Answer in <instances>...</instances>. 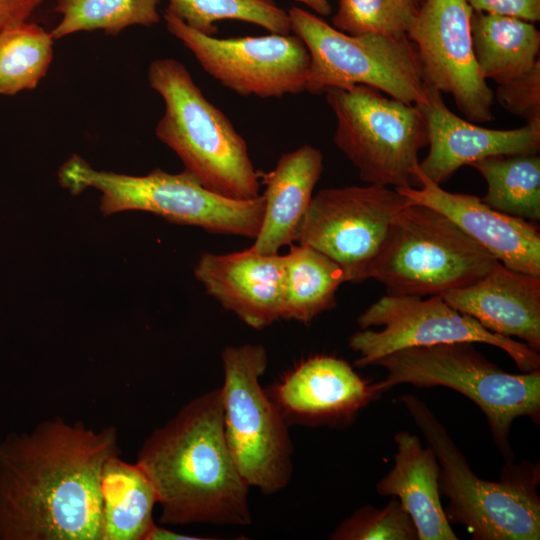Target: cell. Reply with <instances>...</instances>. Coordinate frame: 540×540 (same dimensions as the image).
<instances>
[{
    "label": "cell",
    "instance_id": "9c48e42d",
    "mask_svg": "<svg viewBox=\"0 0 540 540\" xmlns=\"http://www.w3.org/2000/svg\"><path fill=\"white\" fill-rule=\"evenodd\" d=\"M325 94L336 119L334 144L359 178L395 189L413 187L419 152L428 145L418 107L366 85L330 88Z\"/></svg>",
    "mask_w": 540,
    "mask_h": 540
},
{
    "label": "cell",
    "instance_id": "5b68a950",
    "mask_svg": "<svg viewBox=\"0 0 540 540\" xmlns=\"http://www.w3.org/2000/svg\"><path fill=\"white\" fill-rule=\"evenodd\" d=\"M58 180L74 195L87 188L100 191L104 215L145 211L218 234L255 239L264 213L263 195L250 200L225 198L203 187L185 169L180 173L154 169L134 176L97 170L79 155H72L60 167Z\"/></svg>",
    "mask_w": 540,
    "mask_h": 540
},
{
    "label": "cell",
    "instance_id": "4316f807",
    "mask_svg": "<svg viewBox=\"0 0 540 540\" xmlns=\"http://www.w3.org/2000/svg\"><path fill=\"white\" fill-rule=\"evenodd\" d=\"M160 0H57L54 12L61 20L50 31L60 39L82 32L103 30L110 36L118 35L129 26L151 27L160 21Z\"/></svg>",
    "mask_w": 540,
    "mask_h": 540
},
{
    "label": "cell",
    "instance_id": "52a82bcc",
    "mask_svg": "<svg viewBox=\"0 0 540 540\" xmlns=\"http://www.w3.org/2000/svg\"><path fill=\"white\" fill-rule=\"evenodd\" d=\"M496 261L444 214L413 202L395 215L369 279L390 295L443 296L473 283Z\"/></svg>",
    "mask_w": 540,
    "mask_h": 540
},
{
    "label": "cell",
    "instance_id": "d6a6232c",
    "mask_svg": "<svg viewBox=\"0 0 540 540\" xmlns=\"http://www.w3.org/2000/svg\"><path fill=\"white\" fill-rule=\"evenodd\" d=\"M44 0H0V32L29 21Z\"/></svg>",
    "mask_w": 540,
    "mask_h": 540
},
{
    "label": "cell",
    "instance_id": "30bf717a",
    "mask_svg": "<svg viewBox=\"0 0 540 540\" xmlns=\"http://www.w3.org/2000/svg\"><path fill=\"white\" fill-rule=\"evenodd\" d=\"M287 12L291 31L310 56L305 91L321 94L330 88L366 85L408 104L425 101L420 63L407 35H350L297 6Z\"/></svg>",
    "mask_w": 540,
    "mask_h": 540
},
{
    "label": "cell",
    "instance_id": "83f0119b",
    "mask_svg": "<svg viewBox=\"0 0 540 540\" xmlns=\"http://www.w3.org/2000/svg\"><path fill=\"white\" fill-rule=\"evenodd\" d=\"M165 12L208 36L217 33L216 22L221 20L249 22L270 33L291 32L288 12L271 0H168Z\"/></svg>",
    "mask_w": 540,
    "mask_h": 540
},
{
    "label": "cell",
    "instance_id": "277c9868",
    "mask_svg": "<svg viewBox=\"0 0 540 540\" xmlns=\"http://www.w3.org/2000/svg\"><path fill=\"white\" fill-rule=\"evenodd\" d=\"M435 452L439 491L448 500L449 523L463 525L475 540L540 538V466L509 461L499 481L475 475L466 458L428 406L413 394L399 398Z\"/></svg>",
    "mask_w": 540,
    "mask_h": 540
},
{
    "label": "cell",
    "instance_id": "4fadbf2b",
    "mask_svg": "<svg viewBox=\"0 0 540 540\" xmlns=\"http://www.w3.org/2000/svg\"><path fill=\"white\" fill-rule=\"evenodd\" d=\"M163 16L168 31L193 53L202 69L235 93L281 98L305 91L310 56L298 36L270 33L220 39L167 12Z\"/></svg>",
    "mask_w": 540,
    "mask_h": 540
},
{
    "label": "cell",
    "instance_id": "f546056e",
    "mask_svg": "<svg viewBox=\"0 0 540 540\" xmlns=\"http://www.w3.org/2000/svg\"><path fill=\"white\" fill-rule=\"evenodd\" d=\"M333 540H418L416 527L397 498L384 508L366 504L342 521Z\"/></svg>",
    "mask_w": 540,
    "mask_h": 540
},
{
    "label": "cell",
    "instance_id": "7c38bea8",
    "mask_svg": "<svg viewBox=\"0 0 540 540\" xmlns=\"http://www.w3.org/2000/svg\"><path fill=\"white\" fill-rule=\"evenodd\" d=\"M413 203L395 188L367 184L313 195L295 241L336 262L347 281L369 279L395 215Z\"/></svg>",
    "mask_w": 540,
    "mask_h": 540
},
{
    "label": "cell",
    "instance_id": "e0dca14e",
    "mask_svg": "<svg viewBox=\"0 0 540 540\" xmlns=\"http://www.w3.org/2000/svg\"><path fill=\"white\" fill-rule=\"evenodd\" d=\"M425 86L426 99L416 106L425 119L429 151L418 168L435 184L441 186L461 167L490 156L539 152L540 127L525 124L498 130L479 126L454 114L441 92Z\"/></svg>",
    "mask_w": 540,
    "mask_h": 540
},
{
    "label": "cell",
    "instance_id": "7402d4cb",
    "mask_svg": "<svg viewBox=\"0 0 540 540\" xmlns=\"http://www.w3.org/2000/svg\"><path fill=\"white\" fill-rule=\"evenodd\" d=\"M470 30L475 61L485 80L503 84L539 61L540 32L532 22L472 11Z\"/></svg>",
    "mask_w": 540,
    "mask_h": 540
},
{
    "label": "cell",
    "instance_id": "2e32d148",
    "mask_svg": "<svg viewBox=\"0 0 540 540\" xmlns=\"http://www.w3.org/2000/svg\"><path fill=\"white\" fill-rule=\"evenodd\" d=\"M413 175L418 188L396 190L444 214L509 269L540 277V231L535 222L499 212L475 195L448 192L428 179L418 165Z\"/></svg>",
    "mask_w": 540,
    "mask_h": 540
},
{
    "label": "cell",
    "instance_id": "5bb4252c",
    "mask_svg": "<svg viewBox=\"0 0 540 540\" xmlns=\"http://www.w3.org/2000/svg\"><path fill=\"white\" fill-rule=\"evenodd\" d=\"M465 0H423L407 33L414 44L424 84L450 94L465 119L494 120V92L476 64Z\"/></svg>",
    "mask_w": 540,
    "mask_h": 540
},
{
    "label": "cell",
    "instance_id": "4dcf8cb0",
    "mask_svg": "<svg viewBox=\"0 0 540 540\" xmlns=\"http://www.w3.org/2000/svg\"><path fill=\"white\" fill-rule=\"evenodd\" d=\"M494 97L525 124L540 127V60L526 73L499 84Z\"/></svg>",
    "mask_w": 540,
    "mask_h": 540
},
{
    "label": "cell",
    "instance_id": "d4e9b609",
    "mask_svg": "<svg viewBox=\"0 0 540 540\" xmlns=\"http://www.w3.org/2000/svg\"><path fill=\"white\" fill-rule=\"evenodd\" d=\"M473 166L485 179L481 200L510 216L540 220V157L538 154L495 155Z\"/></svg>",
    "mask_w": 540,
    "mask_h": 540
},
{
    "label": "cell",
    "instance_id": "ffe728a7",
    "mask_svg": "<svg viewBox=\"0 0 540 540\" xmlns=\"http://www.w3.org/2000/svg\"><path fill=\"white\" fill-rule=\"evenodd\" d=\"M322 171L321 151L303 145L283 154L272 170L258 172L265 186V206L259 233L251 246L254 251L275 255L295 241Z\"/></svg>",
    "mask_w": 540,
    "mask_h": 540
},
{
    "label": "cell",
    "instance_id": "e575fe53",
    "mask_svg": "<svg viewBox=\"0 0 540 540\" xmlns=\"http://www.w3.org/2000/svg\"><path fill=\"white\" fill-rule=\"evenodd\" d=\"M305 4L310 9L318 13L319 15L326 16L332 11V7L328 0H296Z\"/></svg>",
    "mask_w": 540,
    "mask_h": 540
},
{
    "label": "cell",
    "instance_id": "f1b7e54d",
    "mask_svg": "<svg viewBox=\"0 0 540 540\" xmlns=\"http://www.w3.org/2000/svg\"><path fill=\"white\" fill-rule=\"evenodd\" d=\"M423 0H339L332 18L337 30L350 35H407Z\"/></svg>",
    "mask_w": 540,
    "mask_h": 540
},
{
    "label": "cell",
    "instance_id": "8992f818",
    "mask_svg": "<svg viewBox=\"0 0 540 540\" xmlns=\"http://www.w3.org/2000/svg\"><path fill=\"white\" fill-rule=\"evenodd\" d=\"M373 365L384 368L377 382L385 393L392 387L444 386L473 401L485 414L493 439L507 462L514 461L508 442L519 417L540 420V370L511 374L489 361L473 342L411 347L388 354Z\"/></svg>",
    "mask_w": 540,
    "mask_h": 540
},
{
    "label": "cell",
    "instance_id": "603a6c76",
    "mask_svg": "<svg viewBox=\"0 0 540 540\" xmlns=\"http://www.w3.org/2000/svg\"><path fill=\"white\" fill-rule=\"evenodd\" d=\"M156 504L155 488L142 468L113 456L102 475L101 540H145L156 524Z\"/></svg>",
    "mask_w": 540,
    "mask_h": 540
},
{
    "label": "cell",
    "instance_id": "836d02e7",
    "mask_svg": "<svg viewBox=\"0 0 540 540\" xmlns=\"http://www.w3.org/2000/svg\"><path fill=\"white\" fill-rule=\"evenodd\" d=\"M207 537H198L183 533H178L170 529L154 525L146 536L145 540H200Z\"/></svg>",
    "mask_w": 540,
    "mask_h": 540
},
{
    "label": "cell",
    "instance_id": "cb8c5ba5",
    "mask_svg": "<svg viewBox=\"0 0 540 540\" xmlns=\"http://www.w3.org/2000/svg\"><path fill=\"white\" fill-rule=\"evenodd\" d=\"M283 257L285 294L281 318L309 323L336 305V292L347 282L336 262L303 244H291Z\"/></svg>",
    "mask_w": 540,
    "mask_h": 540
},
{
    "label": "cell",
    "instance_id": "3957f363",
    "mask_svg": "<svg viewBox=\"0 0 540 540\" xmlns=\"http://www.w3.org/2000/svg\"><path fill=\"white\" fill-rule=\"evenodd\" d=\"M150 87L164 102L155 134L209 191L233 200L258 197L259 174L244 138L202 93L185 65L174 58L152 61Z\"/></svg>",
    "mask_w": 540,
    "mask_h": 540
},
{
    "label": "cell",
    "instance_id": "484cf974",
    "mask_svg": "<svg viewBox=\"0 0 540 540\" xmlns=\"http://www.w3.org/2000/svg\"><path fill=\"white\" fill-rule=\"evenodd\" d=\"M54 38L27 21L0 32V95L35 89L53 60Z\"/></svg>",
    "mask_w": 540,
    "mask_h": 540
},
{
    "label": "cell",
    "instance_id": "9a60e30c",
    "mask_svg": "<svg viewBox=\"0 0 540 540\" xmlns=\"http://www.w3.org/2000/svg\"><path fill=\"white\" fill-rule=\"evenodd\" d=\"M268 394L287 423L344 426L383 394L343 359L317 355L288 372Z\"/></svg>",
    "mask_w": 540,
    "mask_h": 540
},
{
    "label": "cell",
    "instance_id": "1f68e13d",
    "mask_svg": "<svg viewBox=\"0 0 540 540\" xmlns=\"http://www.w3.org/2000/svg\"><path fill=\"white\" fill-rule=\"evenodd\" d=\"M473 11L517 17L532 23L540 20V0H465Z\"/></svg>",
    "mask_w": 540,
    "mask_h": 540
},
{
    "label": "cell",
    "instance_id": "ba28073f",
    "mask_svg": "<svg viewBox=\"0 0 540 540\" xmlns=\"http://www.w3.org/2000/svg\"><path fill=\"white\" fill-rule=\"evenodd\" d=\"M222 364L224 432L232 458L249 487L275 494L291 479L293 445L287 421L260 383L267 352L260 344L228 346Z\"/></svg>",
    "mask_w": 540,
    "mask_h": 540
},
{
    "label": "cell",
    "instance_id": "44dd1931",
    "mask_svg": "<svg viewBox=\"0 0 540 540\" xmlns=\"http://www.w3.org/2000/svg\"><path fill=\"white\" fill-rule=\"evenodd\" d=\"M393 468L376 484L381 496L397 498L410 515L418 540H458L445 515L439 491L440 467L433 449L407 431L394 435Z\"/></svg>",
    "mask_w": 540,
    "mask_h": 540
},
{
    "label": "cell",
    "instance_id": "ac0fdd59",
    "mask_svg": "<svg viewBox=\"0 0 540 540\" xmlns=\"http://www.w3.org/2000/svg\"><path fill=\"white\" fill-rule=\"evenodd\" d=\"M195 277L225 309L244 323L263 329L281 318L285 294L284 257L251 247L227 254L204 253Z\"/></svg>",
    "mask_w": 540,
    "mask_h": 540
},
{
    "label": "cell",
    "instance_id": "7a4b0ae2",
    "mask_svg": "<svg viewBox=\"0 0 540 540\" xmlns=\"http://www.w3.org/2000/svg\"><path fill=\"white\" fill-rule=\"evenodd\" d=\"M136 463L151 480L167 525L252 522L249 486L224 432L220 388L187 402L142 443Z\"/></svg>",
    "mask_w": 540,
    "mask_h": 540
},
{
    "label": "cell",
    "instance_id": "8fae6325",
    "mask_svg": "<svg viewBox=\"0 0 540 540\" xmlns=\"http://www.w3.org/2000/svg\"><path fill=\"white\" fill-rule=\"evenodd\" d=\"M361 330L349 339L359 357L356 367L373 365L395 351L444 343H484L506 352L523 372L540 370L539 352L523 342L493 333L451 307L441 295L386 294L357 318Z\"/></svg>",
    "mask_w": 540,
    "mask_h": 540
},
{
    "label": "cell",
    "instance_id": "6da1fadb",
    "mask_svg": "<svg viewBox=\"0 0 540 540\" xmlns=\"http://www.w3.org/2000/svg\"><path fill=\"white\" fill-rule=\"evenodd\" d=\"M118 431L61 417L0 444V539L101 540L102 475Z\"/></svg>",
    "mask_w": 540,
    "mask_h": 540
},
{
    "label": "cell",
    "instance_id": "d6986e66",
    "mask_svg": "<svg viewBox=\"0 0 540 540\" xmlns=\"http://www.w3.org/2000/svg\"><path fill=\"white\" fill-rule=\"evenodd\" d=\"M443 298L487 330L519 338L540 351V277L511 270L496 261L479 279Z\"/></svg>",
    "mask_w": 540,
    "mask_h": 540
}]
</instances>
